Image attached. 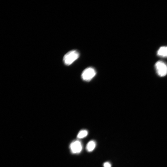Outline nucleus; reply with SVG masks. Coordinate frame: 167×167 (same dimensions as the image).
Returning a JSON list of instances; mask_svg holds the SVG:
<instances>
[{"instance_id": "obj_1", "label": "nucleus", "mask_w": 167, "mask_h": 167, "mask_svg": "<svg viewBox=\"0 0 167 167\" xmlns=\"http://www.w3.org/2000/svg\"><path fill=\"white\" fill-rule=\"evenodd\" d=\"M79 53L77 50H71L64 55L63 59L64 63L66 65H70L79 58Z\"/></svg>"}, {"instance_id": "obj_7", "label": "nucleus", "mask_w": 167, "mask_h": 167, "mask_svg": "<svg viewBox=\"0 0 167 167\" xmlns=\"http://www.w3.org/2000/svg\"><path fill=\"white\" fill-rule=\"evenodd\" d=\"M88 134V131L85 130H82L81 131L77 136L78 138L81 139L86 137Z\"/></svg>"}, {"instance_id": "obj_2", "label": "nucleus", "mask_w": 167, "mask_h": 167, "mask_svg": "<svg viewBox=\"0 0 167 167\" xmlns=\"http://www.w3.org/2000/svg\"><path fill=\"white\" fill-rule=\"evenodd\" d=\"M96 74L95 69L92 67H88L85 69L81 74L82 79L85 81H91Z\"/></svg>"}, {"instance_id": "obj_8", "label": "nucleus", "mask_w": 167, "mask_h": 167, "mask_svg": "<svg viewBox=\"0 0 167 167\" xmlns=\"http://www.w3.org/2000/svg\"><path fill=\"white\" fill-rule=\"evenodd\" d=\"M104 167H111V165L109 162H106L104 164Z\"/></svg>"}, {"instance_id": "obj_3", "label": "nucleus", "mask_w": 167, "mask_h": 167, "mask_svg": "<svg viewBox=\"0 0 167 167\" xmlns=\"http://www.w3.org/2000/svg\"><path fill=\"white\" fill-rule=\"evenodd\" d=\"M156 71L160 77H164L167 74V65L163 61H158L155 65Z\"/></svg>"}, {"instance_id": "obj_6", "label": "nucleus", "mask_w": 167, "mask_h": 167, "mask_svg": "<svg viewBox=\"0 0 167 167\" xmlns=\"http://www.w3.org/2000/svg\"><path fill=\"white\" fill-rule=\"evenodd\" d=\"M96 143L93 141L89 142L87 144L86 149L87 151L89 152H91L96 147Z\"/></svg>"}, {"instance_id": "obj_4", "label": "nucleus", "mask_w": 167, "mask_h": 167, "mask_svg": "<svg viewBox=\"0 0 167 167\" xmlns=\"http://www.w3.org/2000/svg\"><path fill=\"white\" fill-rule=\"evenodd\" d=\"M70 148L72 153L79 154L81 152L82 149V144L79 141H76L72 142L70 144Z\"/></svg>"}, {"instance_id": "obj_5", "label": "nucleus", "mask_w": 167, "mask_h": 167, "mask_svg": "<svg viewBox=\"0 0 167 167\" xmlns=\"http://www.w3.org/2000/svg\"><path fill=\"white\" fill-rule=\"evenodd\" d=\"M157 54L159 57H167V46L160 47L157 51Z\"/></svg>"}]
</instances>
